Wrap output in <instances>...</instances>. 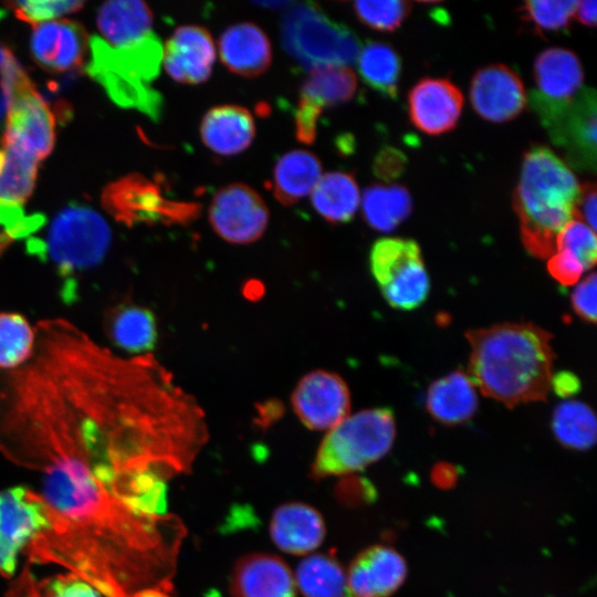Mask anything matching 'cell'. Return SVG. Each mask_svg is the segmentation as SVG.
<instances>
[{
    "instance_id": "6da1fadb",
    "label": "cell",
    "mask_w": 597,
    "mask_h": 597,
    "mask_svg": "<svg viewBox=\"0 0 597 597\" xmlns=\"http://www.w3.org/2000/svg\"><path fill=\"white\" fill-rule=\"evenodd\" d=\"M31 357L0 370V452L137 483L168 459L174 396L156 362L125 358L64 318L40 321Z\"/></svg>"
},
{
    "instance_id": "7a4b0ae2",
    "label": "cell",
    "mask_w": 597,
    "mask_h": 597,
    "mask_svg": "<svg viewBox=\"0 0 597 597\" xmlns=\"http://www.w3.org/2000/svg\"><path fill=\"white\" fill-rule=\"evenodd\" d=\"M465 337L468 376L483 395L507 407L547 398L554 360L548 332L532 323H503Z\"/></svg>"
},
{
    "instance_id": "3957f363",
    "label": "cell",
    "mask_w": 597,
    "mask_h": 597,
    "mask_svg": "<svg viewBox=\"0 0 597 597\" xmlns=\"http://www.w3.org/2000/svg\"><path fill=\"white\" fill-rule=\"evenodd\" d=\"M579 191L573 171L551 149L535 146L524 154L513 207L532 255L545 259L555 252L558 233L575 219Z\"/></svg>"
},
{
    "instance_id": "277c9868",
    "label": "cell",
    "mask_w": 597,
    "mask_h": 597,
    "mask_svg": "<svg viewBox=\"0 0 597 597\" xmlns=\"http://www.w3.org/2000/svg\"><path fill=\"white\" fill-rule=\"evenodd\" d=\"M88 46L91 59L86 72L111 100L157 121L163 111V96L150 83L158 75L163 60L159 38L151 33L136 43L115 48L93 35Z\"/></svg>"
},
{
    "instance_id": "5b68a950",
    "label": "cell",
    "mask_w": 597,
    "mask_h": 597,
    "mask_svg": "<svg viewBox=\"0 0 597 597\" xmlns=\"http://www.w3.org/2000/svg\"><path fill=\"white\" fill-rule=\"evenodd\" d=\"M111 229L90 207L72 203L53 219L46 240H29L28 250L49 260L62 279L61 295L74 301L76 276L97 265L111 243Z\"/></svg>"
},
{
    "instance_id": "8992f818",
    "label": "cell",
    "mask_w": 597,
    "mask_h": 597,
    "mask_svg": "<svg viewBox=\"0 0 597 597\" xmlns=\"http://www.w3.org/2000/svg\"><path fill=\"white\" fill-rule=\"evenodd\" d=\"M396 436L388 408L362 410L343 419L323 439L314 459L315 478L352 473L383 458Z\"/></svg>"
},
{
    "instance_id": "52a82bcc",
    "label": "cell",
    "mask_w": 597,
    "mask_h": 597,
    "mask_svg": "<svg viewBox=\"0 0 597 597\" xmlns=\"http://www.w3.org/2000/svg\"><path fill=\"white\" fill-rule=\"evenodd\" d=\"M285 51L306 69L348 66L360 43L347 27L328 18L315 3H295L281 21Z\"/></svg>"
},
{
    "instance_id": "ba28073f",
    "label": "cell",
    "mask_w": 597,
    "mask_h": 597,
    "mask_svg": "<svg viewBox=\"0 0 597 597\" xmlns=\"http://www.w3.org/2000/svg\"><path fill=\"white\" fill-rule=\"evenodd\" d=\"M531 105L552 142L580 170L596 169V93L584 87L566 102H549L531 93Z\"/></svg>"
},
{
    "instance_id": "9c48e42d",
    "label": "cell",
    "mask_w": 597,
    "mask_h": 597,
    "mask_svg": "<svg viewBox=\"0 0 597 597\" xmlns=\"http://www.w3.org/2000/svg\"><path fill=\"white\" fill-rule=\"evenodd\" d=\"M369 266L383 296L392 307L410 311L426 301L430 281L415 240H377L370 249Z\"/></svg>"
},
{
    "instance_id": "30bf717a",
    "label": "cell",
    "mask_w": 597,
    "mask_h": 597,
    "mask_svg": "<svg viewBox=\"0 0 597 597\" xmlns=\"http://www.w3.org/2000/svg\"><path fill=\"white\" fill-rule=\"evenodd\" d=\"M102 203L117 221L135 223H188L200 213L198 202L168 199L159 185L140 174H130L104 188Z\"/></svg>"
},
{
    "instance_id": "8fae6325",
    "label": "cell",
    "mask_w": 597,
    "mask_h": 597,
    "mask_svg": "<svg viewBox=\"0 0 597 597\" xmlns=\"http://www.w3.org/2000/svg\"><path fill=\"white\" fill-rule=\"evenodd\" d=\"M54 142V116L23 71L12 90L1 144L15 145L40 161L52 151Z\"/></svg>"
},
{
    "instance_id": "7c38bea8",
    "label": "cell",
    "mask_w": 597,
    "mask_h": 597,
    "mask_svg": "<svg viewBox=\"0 0 597 597\" xmlns=\"http://www.w3.org/2000/svg\"><path fill=\"white\" fill-rule=\"evenodd\" d=\"M38 491L25 486L0 490V574H14L21 552L49 528Z\"/></svg>"
},
{
    "instance_id": "4fadbf2b",
    "label": "cell",
    "mask_w": 597,
    "mask_h": 597,
    "mask_svg": "<svg viewBox=\"0 0 597 597\" xmlns=\"http://www.w3.org/2000/svg\"><path fill=\"white\" fill-rule=\"evenodd\" d=\"M209 221L221 239L234 244H248L265 232L269 210L253 188L234 182L214 193L209 207Z\"/></svg>"
},
{
    "instance_id": "5bb4252c",
    "label": "cell",
    "mask_w": 597,
    "mask_h": 597,
    "mask_svg": "<svg viewBox=\"0 0 597 597\" xmlns=\"http://www.w3.org/2000/svg\"><path fill=\"white\" fill-rule=\"evenodd\" d=\"M292 406L305 427L331 430L348 415L349 390L335 373L311 371L298 381L293 391Z\"/></svg>"
},
{
    "instance_id": "9a60e30c",
    "label": "cell",
    "mask_w": 597,
    "mask_h": 597,
    "mask_svg": "<svg viewBox=\"0 0 597 597\" xmlns=\"http://www.w3.org/2000/svg\"><path fill=\"white\" fill-rule=\"evenodd\" d=\"M469 95L476 114L492 123L515 118L527 102L521 77L504 64L479 69L472 77Z\"/></svg>"
},
{
    "instance_id": "2e32d148",
    "label": "cell",
    "mask_w": 597,
    "mask_h": 597,
    "mask_svg": "<svg viewBox=\"0 0 597 597\" xmlns=\"http://www.w3.org/2000/svg\"><path fill=\"white\" fill-rule=\"evenodd\" d=\"M462 106L461 91L446 78H421L408 94L410 121L427 135L437 136L452 130Z\"/></svg>"
},
{
    "instance_id": "e0dca14e",
    "label": "cell",
    "mask_w": 597,
    "mask_h": 597,
    "mask_svg": "<svg viewBox=\"0 0 597 597\" xmlns=\"http://www.w3.org/2000/svg\"><path fill=\"white\" fill-rule=\"evenodd\" d=\"M216 60V48L209 31L199 25L175 30L163 46V64L175 81L199 84L207 81Z\"/></svg>"
},
{
    "instance_id": "ac0fdd59",
    "label": "cell",
    "mask_w": 597,
    "mask_h": 597,
    "mask_svg": "<svg viewBox=\"0 0 597 597\" xmlns=\"http://www.w3.org/2000/svg\"><path fill=\"white\" fill-rule=\"evenodd\" d=\"M87 48V34L77 22L55 20L33 28L32 56L46 71L64 72L80 66Z\"/></svg>"
},
{
    "instance_id": "d6986e66",
    "label": "cell",
    "mask_w": 597,
    "mask_h": 597,
    "mask_svg": "<svg viewBox=\"0 0 597 597\" xmlns=\"http://www.w3.org/2000/svg\"><path fill=\"white\" fill-rule=\"evenodd\" d=\"M407 575V565L395 549L376 545L362 552L350 564L347 590L353 597H387L396 591Z\"/></svg>"
},
{
    "instance_id": "ffe728a7",
    "label": "cell",
    "mask_w": 597,
    "mask_h": 597,
    "mask_svg": "<svg viewBox=\"0 0 597 597\" xmlns=\"http://www.w3.org/2000/svg\"><path fill=\"white\" fill-rule=\"evenodd\" d=\"M231 591L234 597H295V580L281 558L253 553L237 562Z\"/></svg>"
},
{
    "instance_id": "44dd1931",
    "label": "cell",
    "mask_w": 597,
    "mask_h": 597,
    "mask_svg": "<svg viewBox=\"0 0 597 597\" xmlns=\"http://www.w3.org/2000/svg\"><path fill=\"white\" fill-rule=\"evenodd\" d=\"M357 90V77L348 66H322L311 70L300 90L295 117L317 124L326 107L350 101Z\"/></svg>"
},
{
    "instance_id": "7402d4cb",
    "label": "cell",
    "mask_w": 597,
    "mask_h": 597,
    "mask_svg": "<svg viewBox=\"0 0 597 597\" xmlns=\"http://www.w3.org/2000/svg\"><path fill=\"white\" fill-rule=\"evenodd\" d=\"M218 45L224 66L244 77L263 74L272 61V48L266 33L252 22H240L227 28Z\"/></svg>"
},
{
    "instance_id": "603a6c76",
    "label": "cell",
    "mask_w": 597,
    "mask_h": 597,
    "mask_svg": "<svg viewBox=\"0 0 597 597\" xmlns=\"http://www.w3.org/2000/svg\"><path fill=\"white\" fill-rule=\"evenodd\" d=\"M202 143L221 156L242 153L255 137L251 112L240 105H219L210 108L200 124Z\"/></svg>"
},
{
    "instance_id": "cb8c5ba5",
    "label": "cell",
    "mask_w": 597,
    "mask_h": 597,
    "mask_svg": "<svg viewBox=\"0 0 597 597\" xmlns=\"http://www.w3.org/2000/svg\"><path fill=\"white\" fill-rule=\"evenodd\" d=\"M270 535L282 551L303 555L321 545L325 536V525L314 507L296 502L286 503L274 511Z\"/></svg>"
},
{
    "instance_id": "d4e9b609",
    "label": "cell",
    "mask_w": 597,
    "mask_h": 597,
    "mask_svg": "<svg viewBox=\"0 0 597 597\" xmlns=\"http://www.w3.org/2000/svg\"><path fill=\"white\" fill-rule=\"evenodd\" d=\"M534 94L549 102H566L582 90L584 71L577 55L564 48H548L534 62Z\"/></svg>"
},
{
    "instance_id": "484cf974",
    "label": "cell",
    "mask_w": 597,
    "mask_h": 597,
    "mask_svg": "<svg viewBox=\"0 0 597 597\" xmlns=\"http://www.w3.org/2000/svg\"><path fill=\"white\" fill-rule=\"evenodd\" d=\"M478 408L475 386L460 370L433 381L427 394L429 413L443 425H459L468 421Z\"/></svg>"
},
{
    "instance_id": "4316f807",
    "label": "cell",
    "mask_w": 597,
    "mask_h": 597,
    "mask_svg": "<svg viewBox=\"0 0 597 597\" xmlns=\"http://www.w3.org/2000/svg\"><path fill=\"white\" fill-rule=\"evenodd\" d=\"M97 27L106 42L115 48L136 43L153 32V12L143 1L119 0L103 3Z\"/></svg>"
},
{
    "instance_id": "83f0119b",
    "label": "cell",
    "mask_w": 597,
    "mask_h": 597,
    "mask_svg": "<svg viewBox=\"0 0 597 597\" xmlns=\"http://www.w3.org/2000/svg\"><path fill=\"white\" fill-rule=\"evenodd\" d=\"M322 176L316 155L303 149L284 154L275 164L271 190L283 206H292L312 192Z\"/></svg>"
},
{
    "instance_id": "f1b7e54d",
    "label": "cell",
    "mask_w": 597,
    "mask_h": 597,
    "mask_svg": "<svg viewBox=\"0 0 597 597\" xmlns=\"http://www.w3.org/2000/svg\"><path fill=\"white\" fill-rule=\"evenodd\" d=\"M104 326L111 342L127 353H146L156 344V320L145 307L132 304L112 307L105 316Z\"/></svg>"
},
{
    "instance_id": "f546056e",
    "label": "cell",
    "mask_w": 597,
    "mask_h": 597,
    "mask_svg": "<svg viewBox=\"0 0 597 597\" xmlns=\"http://www.w3.org/2000/svg\"><path fill=\"white\" fill-rule=\"evenodd\" d=\"M311 200L315 211L329 223L348 222L356 213L360 195L355 178L344 171L321 176L312 190Z\"/></svg>"
},
{
    "instance_id": "4dcf8cb0",
    "label": "cell",
    "mask_w": 597,
    "mask_h": 597,
    "mask_svg": "<svg viewBox=\"0 0 597 597\" xmlns=\"http://www.w3.org/2000/svg\"><path fill=\"white\" fill-rule=\"evenodd\" d=\"M409 191L400 185H371L364 190L363 216L370 228L381 232L396 229L411 213Z\"/></svg>"
},
{
    "instance_id": "1f68e13d",
    "label": "cell",
    "mask_w": 597,
    "mask_h": 597,
    "mask_svg": "<svg viewBox=\"0 0 597 597\" xmlns=\"http://www.w3.org/2000/svg\"><path fill=\"white\" fill-rule=\"evenodd\" d=\"M358 72L363 81L384 96L396 98L401 73V60L396 50L384 42H368L360 49Z\"/></svg>"
},
{
    "instance_id": "d6a6232c",
    "label": "cell",
    "mask_w": 597,
    "mask_h": 597,
    "mask_svg": "<svg viewBox=\"0 0 597 597\" xmlns=\"http://www.w3.org/2000/svg\"><path fill=\"white\" fill-rule=\"evenodd\" d=\"M295 580L304 597H346V574L332 556L316 554L304 558Z\"/></svg>"
},
{
    "instance_id": "836d02e7",
    "label": "cell",
    "mask_w": 597,
    "mask_h": 597,
    "mask_svg": "<svg viewBox=\"0 0 597 597\" xmlns=\"http://www.w3.org/2000/svg\"><path fill=\"white\" fill-rule=\"evenodd\" d=\"M552 427L556 439L569 449L587 450L596 441L595 413L582 401L568 400L557 405Z\"/></svg>"
},
{
    "instance_id": "e575fe53",
    "label": "cell",
    "mask_w": 597,
    "mask_h": 597,
    "mask_svg": "<svg viewBox=\"0 0 597 597\" xmlns=\"http://www.w3.org/2000/svg\"><path fill=\"white\" fill-rule=\"evenodd\" d=\"M0 199L22 205L32 193L39 160L12 144H1Z\"/></svg>"
},
{
    "instance_id": "d590c367",
    "label": "cell",
    "mask_w": 597,
    "mask_h": 597,
    "mask_svg": "<svg viewBox=\"0 0 597 597\" xmlns=\"http://www.w3.org/2000/svg\"><path fill=\"white\" fill-rule=\"evenodd\" d=\"M35 332L18 313H0V370L13 369L32 355Z\"/></svg>"
},
{
    "instance_id": "8d00e7d4",
    "label": "cell",
    "mask_w": 597,
    "mask_h": 597,
    "mask_svg": "<svg viewBox=\"0 0 597 597\" xmlns=\"http://www.w3.org/2000/svg\"><path fill=\"white\" fill-rule=\"evenodd\" d=\"M578 1H526L519 8L523 20L538 33L562 32L569 28Z\"/></svg>"
},
{
    "instance_id": "74e56055",
    "label": "cell",
    "mask_w": 597,
    "mask_h": 597,
    "mask_svg": "<svg viewBox=\"0 0 597 597\" xmlns=\"http://www.w3.org/2000/svg\"><path fill=\"white\" fill-rule=\"evenodd\" d=\"M357 19L370 29L391 32L410 12V3L400 0H364L353 3Z\"/></svg>"
},
{
    "instance_id": "f35d334b",
    "label": "cell",
    "mask_w": 597,
    "mask_h": 597,
    "mask_svg": "<svg viewBox=\"0 0 597 597\" xmlns=\"http://www.w3.org/2000/svg\"><path fill=\"white\" fill-rule=\"evenodd\" d=\"M556 249L568 252L582 263L586 271L596 264L595 231L579 219H573L562 229L556 239Z\"/></svg>"
},
{
    "instance_id": "ab89813d",
    "label": "cell",
    "mask_w": 597,
    "mask_h": 597,
    "mask_svg": "<svg viewBox=\"0 0 597 597\" xmlns=\"http://www.w3.org/2000/svg\"><path fill=\"white\" fill-rule=\"evenodd\" d=\"M15 17L33 27L48 20L80 10L83 1H8Z\"/></svg>"
},
{
    "instance_id": "60d3db41",
    "label": "cell",
    "mask_w": 597,
    "mask_h": 597,
    "mask_svg": "<svg viewBox=\"0 0 597 597\" xmlns=\"http://www.w3.org/2000/svg\"><path fill=\"white\" fill-rule=\"evenodd\" d=\"M45 219L42 214L25 216L22 205L0 199V222L13 240L28 237L39 229Z\"/></svg>"
},
{
    "instance_id": "b9f144b4",
    "label": "cell",
    "mask_w": 597,
    "mask_h": 597,
    "mask_svg": "<svg viewBox=\"0 0 597 597\" xmlns=\"http://www.w3.org/2000/svg\"><path fill=\"white\" fill-rule=\"evenodd\" d=\"M44 589L43 597H103L91 584L73 574L51 579Z\"/></svg>"
},
{
    "instance_id": "7bdbcfd3",
    "label": "cell",
    "mask_w": 597,
    "mask_h": 597,
    "mask_svg": "<svg viewBox=\"0 0 597 597\" xmlns=\"http://www.w3.org/2000/svg\"><path fill=\"white\" fill-rule=\"evenodd\" d=\"M22 72L12 52L0 45V122L7 114L14 83Z\"/></svg>"
},
{
    "instance_id": "ee69618b",
    "label": "cell",
    "mask_w": 597,
    "mask_h": 597,
    "mask_svg": "<svg viewBox=\"0 0 597 597\" xmlns=\"http://www.w3.org/2000/svg\"><path fill=\"white\" fill-rule=\"evenodd\" d=\"M547 270L549 274L563 285H572L579 281L586 272L582 263L565 250L556 249L548 258Z\"/></svg>"
},
{
    "instance_id": "f6af8a7d",
    "label": "cell",
    "mask_w": 597,
    "mask_h": 597,
    "mask_svg": "<svg viewBox=\"0 0 597 597\" xmlns=\"http://www.w3.org/2000/svg\"><path fill=\"white\" fill-rule=\"evenodd\" d=\"M596 274L590 273L574 289L570 301L575 313L586 322L596 321Z\"/></svg>"
},
{
    "instance_id": "bcb514c9",
    "label": "cell",
    "mask_w": 597,
    "mask_h": 597,
    "mask_svg": "<svg viewBox=\"0 0 597 597\" xmlns=\"http://www.w3.org/2000/svg\"><path fill=\"white\" fill-rule=\"evenodd\" d=\"M406 163L407 159L400 150L385 147L375 158L374 172L378 178L390 181L404 172Z\"/></svg>"
},
{
    "instance_id": "7dc6e473",
    "label": "cell",
    "mask_w": 597,
    "mask_h": 597,
    "mask_svg": "<svg viewBox=\"0 0 597 597\" xmlns=\"http://www.w3.org/2000/svg\"><path fill=\"white\" fill-rule=\"evenodd\" d=\"M575 218L585 222L593 231L596 230V186L594 182L580 186Z\"/></svg>"
},
{
    "instance_id": "c3c4849f",
    "label": "cell",
    "mask_w": 597,
    "mask_h": 597,
    "mask_svg": "<svg viewBox=\"0 0 597 597\" xmlns=\"http://www.w3.org/2000/svg\"><path fill=\"white\" fill-rule=\"evenodd\" d=\"M551 388L561 397H569L579 390L580 383L574 374L561 371L552 377Z\"/></svg>"
},
{
    "instance_id": "681fc988",
    "label": "cell",
    "mask_w": 597,
    "mask_h": 597,
    "mask_svg": "<svg viewBox=\"0 0 597 597\" xmlns=\"http://www.w3.org/2000/svg\"><path fill=\"white\" fill-rule=\"evenodd\" d=\"M596 11L597 2L595 0L590 1H578L575 15L577 20L586 27L596 25Z\"/></svg>"
},
{
    "instance_id": "f907efd6",
    "label": "cell",
    "mask_w": 597,
    "mask_h": 597,
    "mask_svg": "<svg viewBox=\"0 0 597 597\" xmlns=\"http://www.w3.org/2000/svg\"><path fill=\"white\" fill-rule=\"evenodd\" d=\"M13 239L8 235L6 232L0 234V256L6 251V249L12 243Z\"/></svg>"
},
{
    "instance_id": "816d5d0a",
    "label": "cell",
    "mask_w": 597,
    "mask_h": 597,
    "mask_svg": "<svg viewBox=\"0 0 597 597\" xmlns=\"http://www.w3.org/2000/svg\"><path fill=\"white\" fill-rule=\"evenodd\" d=\"M3 157H4V154H3V149L1 148L0 149V169H1V166H2V163H3Z\"/></svg>"
},
{
    "instance_id": "f5cc1de1",
    "label": "cell",
    "mask_w": 597,
    "mask_h": 597,
    "mask_svg": "<svg viewBox=\"0 0 597 597\" xmlns=\"http://www.w3.org/2000/svg\"><path fill=\"white\" fill-rule=\"evenodd\" d=\"M4 14L6 12L2 9H0V20L3 18Z\"/></svg>"
}]
</instances>
